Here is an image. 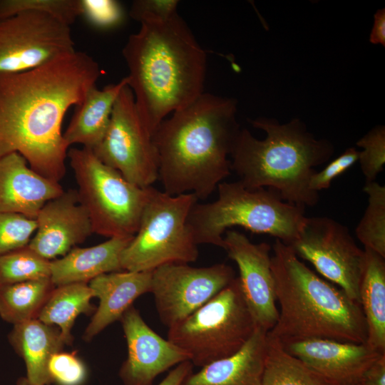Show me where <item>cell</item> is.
Returning a JSON list of instances; mask_svg holds the SVG:
<instances>
[{"mask_svg": "<svg viewBox=\"0 0 385 385\" xmlns=\"http://www.w3.org/2000/svg\"><path fill=\"white\" fill-rule=\"evenodd\" d=\"M358 385H364L363 382L360 383Z\"/></svg>", "mask_w": 385, "mask_h": 385, "instance_id": "60d3db41", "label": "cell"}, {"mask_svg": "<svg viewBox=\"0 0 385 385\" xmlns=\"http://www.w3.org/2000/svg\"><path fill=\"white\" fill-rule=\"evenodd\" d=\"M369 41L374 44L385 46V9H379L374 14V25Z\"/></svg>", "mask_w": 385, "mask_h": 385, "instance_id": "f35d334b", "label": "cell"}, {"mask_svg": "<svg viewBox=\"0 0 385 385\" xmlns=\"http://www.w3.org/2000/svg\"><path fill=\"white\" fill-rule=\"evenodd\" d=\"M217 188L216 200L197 202L189 214L188 224L197 245L224 249L223 235L235 226L270 235L287 245L298 237L304 207L283 200L268 188L247 189L239 181L222 182Z\"/></svg>", "mask_w": 385, "mask_h": 385, "instance_id": "8992f818", "label": "cell"}, {"mask_svg": "<svg viewBox=\"0 0 385 385\" xmlns=\"http://www.w3.org/2000/svg\"><path fill=\"white\" fill-rule=\"evenodd\" d=\"M272 250L271 269L280 307L270 336L281 343L309 339L366 343V324L359 302L318 276L290 246L275 240Z\"/></svg>", "mask_w": 385, "mask_h": 385, "instance_id": "277c9868", "label": "cell"}, {"mask_svg": "<svg viewBox=\"0 0 385 385\" xmlns=\"http://www.w3.org/2000/svg\"><path fill=\"white\" fill-rule=\"evenodd\" d=\"M197 201L192 193L170 195L153 187L138 229L121 254L122 270L146 272L195 262L199 251L188 219Z\"/></svg>", "mask_w": 385, "mask_h": 385, "instance_id": "9c48e42d", "label": "cell"}, {"mask_svg": "<svg viewBox=\"0 0 385 385\" xmlns=\"http://www.w3.org/2000/svg\"><path fill=\"white\" fill-rule=\"evenodd\" d=\"M8 338L25 363L28 384H50L47 371L48 361L66 344L60 329L34 319L14 325Z\"/></svg>", "mask_w": 385, "mask_h": 385, "instance_id": "7402d4cb", "label": "cell"}, {"mask_svg": "<svg viewBox=\"0 0 385 385\" xmlns=\"http://www.w3.org/2000/svg\"><path fill=\"white\" fill-rule=\"evenodd\" d=\"M190 361H183L172 369L158 385H181L184 379L192 372Z\"/></svg>", "mask_w": 385, "mask_h": 385, "instance_id": "74e56055", "label": "cell"}, {"mask_svg": "<svg viewBox=\"0 0 385 385\" xmlns=\"http://www.w3.org/2000/svg\"><path fill=\"white\" fill-rule=\"evenodd\" d=\"M368 205L355 234L364 246L385 257V187L376 181L365 183Z\"/></svg>", "mask_w": 385, "mask_h": 385, "instance_id": "83f0119b", "label": "cell"}, {"mask_svg": "<svg viewBox=\"0 0 385 385\" xmlns=\"http://www.w3.org/2000/svg\"><path fill=\"white\" fill-rule=\"evenodd\" d=\"M82 15L93 26L111 28L123 19L120 4L113 0H81Z\"/></svg>", "mask_w": 385, "mask_h": 385, "instance_id": "836d02e7", "label": "cell"}, {"mask_svg": "<svg viewBox=\"0 0 385 385\" xmlns=\"http://www.w3.org/2000/svg\"><path fill=\"white\" fill-rule=\"evenodd\" d=\"M133 237H114L95 246L73 248L51 261V282L56 287L88 283L101 274L122 270L121 254Z\"/></svg>", "mask_w": 385, "mask_h": 385, "instance_id": "44dd1931", "label": "cell"}, {"mask_svg": "<svg viewBox=\"0 0 385 385\" xmlns=\"http://www.w3.org/2000/svg\"><path fill=\"white\" fill-rule=\"evenodd\" d=\"M51 383L57 385H82L87 377L83 362L74 353L53 354L47 365Z\"/></svg>", "mask_w": 385, "mask_h": 385, "instance_id": "d6a6232c", "label": "cell"}, {"mask_svg": "<svg viewBox=\"0 0 385 385\" xmlns=\"http://www.w3.org/2000/svg\"><path fill=\"white\" fill-rule=\"evenodd\" d=\"M36 227L35 219L17 213L0 212V257L27 246Z\"/></svg>", "mask_w": 385, "mask_h": 385, "instance_id": "4dcf8cb0", "label": "cell"}, {"mask_svg": "<svg viewBox=\"0 0 385 385\" xmlns=\"http://www.w3.org/2000/svg\"><path fill=\"white\" fill-rule=\"evenodd\" d=\"M177 0H136L131 5L130 16L140 24L166 21L177 13Z\"/></svg>", "mask_w": 385, "mask_h": 385, "instance_id": "d590c367", "label": "cell"}, {"mask_svg": "<svg viewBox=\"0 0 385 385\" xmlns=\"http://www.w3.org/2000/svg\"><path fill=\"white\" fill-rule=\"evenodd\" d=\"M363 148L359 152V164L365 183L376 181L385 164V128L378 125L356 142Z\"/></svg>", "mask_w": 385, "mask_h": 385, "instance_id": "1f68e13d", "label": "cell"}, {"mask_svg": "<svg viewBox=\"0 0 385 385\" xmlns=\"http://www.w3.org/2000/svg\"><path fill=\"white\" fill-rule=\"evenodd\" d=\"M55 287L51 278L0 286V317L13 325L38 319Z\"/></svg>", "mask_w": 385, "mask_h": 385, "instance_id": "484cf974", "label": "cell"}, {"mask_svg": "<svg viewBox=\"0 0 385 385\" xmlns=\"http://www.w3.org/2000/svg\"><path fill=\"white\" fill-rule=\"evenodd\" d=\"M92 151L101 162L138 187H150L158 180V159L152 135L139 118L128 85L115 101L103 140Z\"/></svg>", "mask_w": 385, "mask_h": 385, "instance_id": "30bf717a", "label": "cell"}, {"mask_svg": "<svg viewBox=\"0 0 385 385\" xmlns=\"http://www.w3.org/2000/svg\"><path fill=\"white\" fill-rule=\"evenodd\" d=\"M364 250L359 295L367 328L365 344L385 354V257L369 249Z\"/></svg>", "mask_w": 385, "mask_h": 385, "instance_id": "cb8c5ba5", "label": "cell"}, {"mask_svg": "<svg viewBox=\"0 0 385 385\" xmlns=\"http://www.w3.org/2000/svg\"><path fill=\"white\" fill-rule=\"evenodd\" d=\"M364 385H385V354L381 355L366 371Z\"/></svg>", "mask_w": 385, "mask_h": 385, "instance_id": "8d00e7d4", "label": "cell"}, {"mask_svg": "<svg viewBox=\"0 0 385 385\" xmlns=\"http://www.w3.org/2000/svg\"><path fill=\"white\" fill-rule=\"evenodd\" d=\"M67 157L79 202L89 215L93 233L109 238L134 236L153 187L131 183L101 162L91 149L72 148Z\"/></svg>", "mask_w": 385, "mask_h": 385, "instance_id": "52a82bcc", "label": "cell"}, {"mask_svg": "<svg viewBox=\"0 0 385 385\" xmlns=\"http://www.w3.org/2000/svg\"><path fill=\"white\" fill-rule=\"evenodd\" d=\"M225 235L224 250L238 267L242 291L256 326L269 332L279 315L271 269V246L267 242L253 243L234 230H227Z\"/></svg>", "mask_w": 385, "mask_h": 385, "instance_id": "5bb4252c", "label": "cell"}, {"mask_svg": "<svg viewBox=\"0 0 385 385\" xmlns=\"http://www.w3.org/2000/svg\"><path fill=\"white\" fill-rule=\"evenodd\" d=\"M128 81L126 76L102 89L93 86L88 91L82 103L76 106L72 119L63 133L68 147L81 144L92 150L101 142L108 127L115 101Z\"/></svg>", "mask_w": 385, "mask_h": 385, "instance_id": "603a6c76", "label": "cell"}, {"mask_svg": "<svg viewBox=\"0 0 385 385\" xmlns=\"http://www.w3.org/2000/svg\"><path fill=\"white\" fill-rule=\"evenodd\" d=\"M101 73L91 56L76 51L34 69L0 73V158L18 153L38 174L60 182L69 148L63 118Z\"/></svg>", "mask_w": 385, "mask_h": 385, "instance_id": "6da1fadb", "label": "cell"}, {"mask_svg": "<svg viewBox=\"0 0 385 385\" xmlns=\"http://www.w3.org/2000/svg\"><path fill=\"white\" fill-rule=\"evenodd\" d=\"M267 334L257 327L237 352L190 373L181 385H261Z\"/></svg>", "mask_w": 385, "mask_h": 385, "instance_id": "ffe728a7", "label": "cell"}, {"mask_svg": "<svg viewBox=\"0 0 385 385\" xmlns=\"http://www.w3.org/2000/svg\"><path fill=\"white\" fill-rule=\"evenodd\" d=\"M253 127L266 133L264 140L241 129L230 154V167L239 181L250 190L268 188L284 201L302 207L314 206L318 192L309 188L314 168L329 160L332 143L317 139L298 119L279 124L260 118Z\"/></svg>", "mask_w": 385, "mask_h": 385, "instance_id": "5b68a950", "label": "cell"}, {"mask_svg": "<svg viewBox=\"0 0 385 385\" xmlns=\"http://www.w3.org/2000/svg\"><path fill=\"white\" fill-rule=\"evenodd\" d=\"M93 292L88 283H71L55 287L42 307L38 319L57 326L66 344L72 342L71 329L76 317L91 312Z\"/></svg>", "mask_w": 385, "mask_h": 385, "instance_id": "d4e9b609", "label": "cell"}, {"mask_svg": "<svg viewBox=\"0 0 385 385\" xmlns=\"http://www.w3.org/2000/svg\"><path fill=\"white\" fill-rule=\"evenodd\" d=\"M36 220V230L28 246L50 261L66 255L93 233L89 215L74 189L47 202Z\"/></svg>", "mask_w": 385, "mask_h": 385, "instance_id": "e0dca14e", "label": "cell"}, {"mask_svg": "<svg viewBox=\"0 0 385 385\" xmlns=\"http://www.w3.org/2000/svg\"><path fill=\"white\" fill-rule=\"evenodd\" d=\"M257 327L235 277L183 320L168 328V340L202 367L237 352Z\"/></svg>", "mask_w": 385, "mask_h": 385, "instance_id": "ba28073f", "label": "cell"}, {"mask_svg": "<svg viewBox=\"0 0 385 385\" xmlns=\"http://www.w3.org/2000/svg\"><path fill=\"white\" fill-rule=\"evenodd\" d=\"M261 385H329L302 361L267 334Z\"/></svg>", "mask_w": 385, "mask_h": 385, "instance_id": "4316f807", "label": "cell"}, {"mask_svg": "<svg viewBox=\"0 0 385 385\" xmlns=\"http://www.w3.org/2000/svg\"><path fill=\"white\" fill-rule=\"evenodd\" d=\"M289 246L359 303L364 250L357 246L347 227L328 217H306L298 237Z\"/></svg>", "mask_w": 385, "mask_h": 385, "instance_id": "8fae6325", "label": "cell"}, {"mask_svg": "<svg viewBox=\"0 0 385 385\" xmlns=\"http://www.w3.org/2000/svg\"><path fill=\"white\" fill-rule=\"evenodd\" d=\"M120 320L128 346L127 359L119 371L123 385H153L158 375L190 361L183 349L155 333L133 306Z\"/></svg>", "mask_w": 385, "mask_h": 385, "instance_id": "9a60e30c", "label": "cell"}, {"mask_svg": "<svg viewBox=\"0 0 385 385\" xmlns=\"http://www.w3.org/2000/svg\"><path fill=\"white\" fill-rule=\"evenodd\" d=\"M24 11L46 13L69 26L82 16L81 0H0V21Z\"/></svg>", "mask_w": 385, "mask_h": 385, "instance_id": "f546056e", "label": "cell"}, {"mask_svg": "<svg viewBox=\"0 0 385 385\" xmlns=\"http://www.w3.org/2000/svg\"><path fill=\"white\" fill-rule=\"evenodd\" d=\"M18 385H29L26 378H21L18 381Z\"/></svg>", "mask_w": 385, "mask_h": 385, "instance_id": "ab89813d", "label": "cell"}, {"mask_svg": "<svg viewBox=\"0 0 385 385\" xmlns=\"http://www.w3.org/2000/svg\"><path fill=\"white\" fill-rule=\"evenodd\" d=\"M140 24L128 37L123 56L137 112L153 135L167 115L203 93L206 53L178 14Z\"/></svg>", "mask_w": 385, "mask_h": 385, "instance_id": "3957f363", "label": "cell"}, {"mask_svg": "<svg viewBox=\"0 0 385 385\" xmlns=\"http://www.w3.org/2000/svg\"><path fill=\"white\" fill-rule=\"evenodd\" d=\"M51 278V261L27 245L0 257V286Z\"/></svg>", "mask_w": 385, "mask_h": 385, "instance_id": "f1b7e54d", "label": "cell"}, {"mask_svg": "<svg viewBox=\"0 0 385 385\" xmlns=\"http://www.w3.org/2000/svg\"><path fill=\"white\" fill-rule=\"evenodd\" d=\"M359 152L354 147L349 148L323 170L316 171L309 180V188L318 193L320 190L329 188L334 178L346 171L358 160Z\"/></svg>", "mask_w": 385, "mask_h": 385, "instance_id": "e575fe53", "label": "cell"}, {"mask_svg": "<svg viewBox=\"0 0 385 385\" xmlns=\"http://www.w3.org/2000/svg\"><path fill=\"white\" fill-rule=\"evenodd\" d=\"M329 385H358L369 368L383 354L365 343L309 339L282 343Z\"/></svg>", "mask_w": 385, "mask_h": 385, "instance_id": "2e32d148", "label": "cell"}, {"mask_svg": "<svg viewBox=\"0 0 385 385\" xmlns=\"http://www.w3.org/2000/svg\"><path fill=\"white\" fill-rule=\"evenodd\" d=\"M152 272H113L89 282L99 305L87 326L83 338L91 340L106 327L120 319L140 296L150 292Z\"/></svg>", "mask_w": 385, "mask_h": 385, "instance_id": "d6986e66", "label": "cell"}, {"mask_svg": "<svg viewBox=\"0 0 385 385\" xmlns=\"http://www.w3.org/2000/svg\"><path fill=\"white\" fill-rule=\"evenodd\" d=\"M236 112L235 99L203 92L160 123L152 140L165 192L205 200L231 174L228 156L241 130Z\"/></svg>", "mask_w": 385, "mask_h": 385, "instance_id": "7a4b0ae2", "label": "cell"}, {"mask_svg": "<svg viewBox=\"0 0 385 385\" xmlns=\"http://www.w3.org/2000/svg\"><path fill=\"white\" fill-rule=\"evenodd\" d=\"M63 192L59 182L31 169L19 153L0 158V212L36 220L42 207Z\"/></svg>", "mask_w": 385, "mask_h": 385, "instance_id": "ac0fdd59", "label": "cell"}, {"mask_svg": "<svg viewBox=\"0 0 385 385\" xmlns=\"http://www.w3.org/2000/svg\"><path fill=\"white\" fill-rule=\"evenodd\" d=\"M75 51L70 26L48 14L24 11L0 21V73L34 69Z\"/></svg>", "mask_w": 385, "mask_h": 385, "instance_id": "7c38bea8", "label": "cell"}, {"mask_svg": "<svg viewBox=\"0 0 385 385\" xmlns=\"http://www.w3.org/2000/svg\"><path fill=\"white\" fill-rule=\"evenodd\" d=\"M233 268L225 263L195 267L170 263L152 272L150 292L162 323L168 328L192 314L235 278Z\"/></svg>", "mask_w": 385, "mask_h": 385, "instance_id": "4fadbf2b", "label": "cell"}]
</instances>
